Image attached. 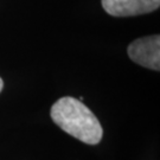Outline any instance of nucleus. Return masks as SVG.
<instances>
[{
    "label": "nucleus",
    "instance_id": "nucleus-1",
    "mask_svg": "<svg viewBox=\"0 0 160 160\" xmlns=\"http://www.w3.org/2000/svg\"><path fill=\"white\" fill-rule=\"evenodd\" d=\"M52 121L69 135L88 145H96L103 135L102 126L84 103L71 96L61 97L50 110Z\"/></svg>",
    "mask_w": 160,
    "mask_h": 160
},
{
    "label": "nucleus",
    "instance_id": "nucleus-2",
    "mask_svg": "<svg viewBox=\"0 0 160 160\" xmlns=\"http://www.w3.org/2000/svg\"><path fill=\"white\" fill-rule=\"evenodd\" d=\"M128 56L134 63L155 71L160 70V36H148L132 42Z\"/></svg>",
    "mask_w": 160,
    "mask_h": 160
},
{
    "label": "nucleus",
    "instance_id": "nucleus-3",
    "mask_svg": "<svg viewBox=\"0 0 160 160\" xmlns=\"http://www.w3.org/2000/svg\"><path fill=\"white\" fill-rule=\"evenodd\" d=\"M103 10L113 17H133L158 10L160 0H101Z\"/></svg>",
    "mask_w": 160,
    "mask_h": 160
},
{
    "label": "nucleus",
    "instance_id": "nucleus-4",
    "mask_svg": "<svg viewBox=\"0 0 160 160\" xmlns=\"http://www.w3.org/2000/svg\"><path fill=\"white\" fill-rule=\"evenodd\" d=\"M2 88H4V81H2L1 77H0V92H1V90H2Z\"/></svg>",
    "mask_w": 160,
    "mask_h": 160
}]
</instances>
